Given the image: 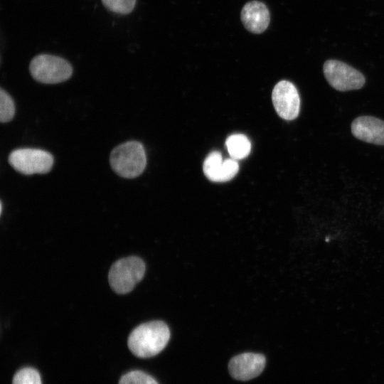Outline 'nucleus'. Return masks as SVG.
<instances>
[{
	"instance_id": "nucleus-1",
	"label": "nucleus",
	"mask_w": 384,
	"mask_h": 384,
	"mask_svg": "<svg viewBox=\"0 0 384 384\" xmlns=\"http://www.w3.org/2000/svg\"><path fill=\"white\" fill-rule=\"evenodd\" d=\"M169 338V326L161 321H152L135 328L129 336L127 344L134 356L145 358L159 353Z\"/></svg>"
},
{
	"instance_id": "nucleus-2",
	"label": "nucleus",
	"mask_w": 384,
	"mask_h": 384,
	"mask_svg": "<svg viewBox=\"0 0 384 384\" xmlns=\"http://www.w3.org/2000/svg\"><path fill=\"white\" fill-rule=\"evenodd\" d=\"M110 162L112 170L119 176L136 178L143 173L146 165L144 148L136 141L121 144L111 151Z\"/></svg>"
},
{
	"instance_id": "nucleus-3",
	"label": "nucleus",
	"mask_w": 384,
	"mask_h": 384,
	"mask_svg": "<svg viewBox=\"0 0 384 384\" xmlns=\"http://www.w3.org/2000/svg\"><path fill=\"white\" fill-rule=\"evenodd\" d=\"M145 269L144 261L136 256L116 261L112 265L108 275L111 288L117 294L131 292L143 278Z\"/></svg>"
},
{
	"instance_id": "nucleus-4",
	"label": "nucleus",
	"mask_w": 384,
	"mask_h": 384,
	"mask_svg": "<svg viewBox=\"0 0 384 384\" xmlns=\"http://www.w3.org/2000/svg\"><path fill=\"white\" fill-rule=\"evenodd\" d=\"M30 73L36 81L45 84H55L68 80L73 68L66 60L52 55L41 54L30 63Z\"/></svg>"
},
{
	"instance_id": "nucleus-5",
	"label": "nucleus",
	"mask_w": 384,
	"mask_h": 384,
	"mask_svg": "<svg viewBox=\"0 0 384 384\" xmlns=\"http://www.w3.org/2000/svg\"><path fill=\"white\" fill-rule=\"evenodd\" d=\"M8 160L14 170L24 175L47 174L53 165L52 154L38 149H15L10 153Z\"/></svg>"
},
{
	"instance_id": "nucleus-6",
	"label": "nucleus",
	"mask_w": 384,
	"mask_h": 384,
	"mask_svg": "<svg viewBox=\"0 0 384 384\" xmlns=\"http://www.w3.org/2000/svg\"><path fill=\"white\" fill-rule=\"evenodd\" d=\"M323 71L329 85L338 91L361 89L366 82L361 72L340 60H326Z\"/></svg>"
},
{
	"instance_id": "nucleus-7",
	"label": "nucleus",
	"mask_w": 384,
	"mask_h": 384,
	"mask_svg": "<svg viewBox=\"0 0 384 384\" xmlns=\"http://www.w3.org/2000/svg\"><path fill=\"white\" fill-rule=\"evenodd\" d=\"M272 100L277 114L286 120L296 119L300 110V97L297 89L289 81L281 80L274 86Z\"/></svg>"
},
{
	"instance_id": "nucleus-8",
	"label": "nucleus",
	"mask_w": 384,
	"mask_h": 384,
	"mask_svg": "<svg viewBox=\"0 0 384 384\" xmlns=\"http://www.w3.org/2000/svg\"><path fill=\"white\" fill-rule=\"evenodd\" d=\"M265 363V357L260 353H243L231 358L228 370L234 379L245 381L257 377L263 371Z\"/></svg>"
},
{
	"instance_id": "nucleus-9",
	"label": "nucleus",
	"mask_w": 384,
	"mask_h": 384,
	"mask_svg": "<svg viewBox=\"0 0 384 384\" xmlns=\"http://www.w3.org/2000/svg\"><path fill=\"white\" fill-rule=\"evenodd\" d=\"M353 135L362 141L384 145V121L371 116L356 118L351 124Z\"/></svg>"
},
{
	"instance_id": "nucleus-10",
	"label": "nucleus",
	"mask_w": 384,
	"mask_h": 384,
	"mask_svg": "<svg viewBox=\"0 0 384 384\" xmlns=\"http://www.w3.org/2000/svg\"><path fill=\"white\" fill-rule=\"evenodd\" d=\"M241 21L245 28L252 33H261L268 27L270 15L266 5L258 1L247 3L241 11Z\"/></svg>"
},
{
	"instance_id": "nucleus-11",
	"label": "nucleus",
	"mask_w": 384,
	"mask_h": 384,
	"mask_svg": "<svg viewBox=\"0 0 384 384\" xmlns=\"http://www.w3.org/2000/svg\"><path fill=\"white\" fill-rule=\"evenodd\" d=\"M225 146L230 156L235 160L245 158L251 150L250 140L242 134H234L229 136L225 141Z\"/></svg>"
},
{
	"instance_id": "nucleus-12",
	"label": "nucleus",
	"mask_w": 384,
	"mask_h": 384,
	"mask_svg": "<svg viewBox=\"0 0 384 384\" xmlns=\"http://www.w3.org/2000/svg\"><path fill=\"white\" fill-rule=\"evenodd\" d=\"M223 161V156L219 151H212L207 156L203 163V169L206 176L209 180L220 182Z\"/></svg>"
},
{
	"instance_id": "nucleus-13",
	"label": "nucleus",
	"mask_w": 384,
	"mask_h": 384,
	"mask_svg": "<svg viewBox=\"0 0 384 384\" xmlns=\"http://www.w3.org/2000/svg\"><path fill=\"white\" fill-rule=\"evenodd\" d=\"M15 114V105L11 96L3 89L0 91V121L2 123L12 119Z\"/></svg>"
},
{
	"instance_id": "nucleus-14",
	"label": "nucleus",
	"mask_w": 384,
	"mask_h": 384,
	"mask_svg": "<svg viewBox=\"0 0 384 384\" xmlns=\"http://www.w3.org/2000/svg\"><path fill=\"white\" fill-rule=\"evenodd\" d=\"M12 384H42L39 373L34 368L27 367L17 371Z\"/></svg>"
},
{
	"instance_id": "nucleus-15",
	"label": "nucleus",
	"mask_w": 384,
	"mask_h": 384,
	"mask_svg": "<svg viewBox=\"0 0 384 384\" xmlns=\"http://www.w3.org/2000/svg\"><path fill=\"white\" fill-rule=\"evenodd\" d=\"M119 384H158L151 375L140 370H132L123 375Z\"/></svg>"
},
{
	"instance_id": "nucleus-16",
	"label": "nucleus",
	"mask_w": 384,
	"mask_h": 384,
	"mask_svg": "<svg viewBox=\"0 0 384 384\" xmlns=\"http://www.w3.org/2000/svg\"><path fill=\"white\" fill-rule=\"evenodd\" d=\"M105 6L117 14H127L132 11L136 0H102Z\"/></svg>"
},
{
	"instance_id": "nucleus-17",
	"label": "nucleus",
	"mask_w": 384,
	"mask_h": 384,
	"mask_svg": "<svg viewBox=\"0 0 384 384\" xmlns=\"http://www.w3.org/2000/svg\"><path fill=\"white\" fill-rule=\"evenodd\" d=\"M238 170L239 165L235 159L231 158L224 160L220 182L231 180L237 174Z\"/></svg>"
}]
</instances>
